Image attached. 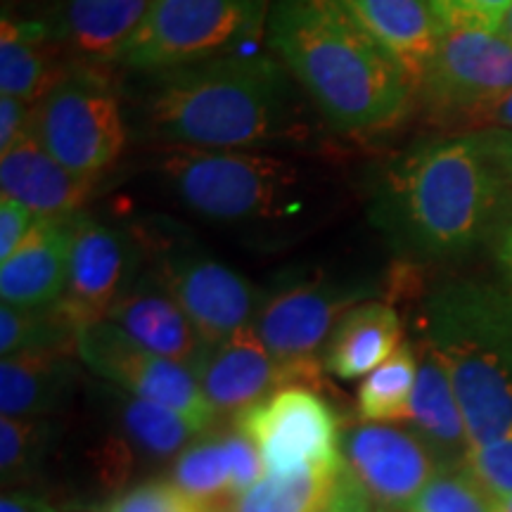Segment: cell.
I'll use <instances>...</instances> for the list:
<instances>
[{"mask_svg":"<svg viewBox=\"0 0 512 512\" xmlns=\"http://www.w3.org/2000/svg\"><path fill=\"white\" fill-rule=\"evenodd\" d=\"M226 444L233 463V491L235 498L245 494L266 475L264 460H261L259 448L249 441L240 430H226Z\"/></svg>","mask_w":512,"mask_h":512,"instance_id":"34","label":"cell"},{"mask_svg":"<svg viewBox=\"0 0 512 512\" xmlns=\"http://www.w3.org/2000/svg\"><path fill=\"white\" fill-rule=\"evenodd\" d=\"M76 356L121 392L157 401L181 413L197 434L214 430L219 413L204 396L195 373L183 363L140 347L110 320L83 325L76 337Z\"/></svg>","mask_w":512,"mask_h":512,"instance_id":"10","label":"cell"},{"mask_svg":"<svg viewBox=\"0 0 512 512\" xmlns=\"http://www.w3.org/2000/svg\"><path fill=\"white\" fill-rule=\"evenodd\" d=\"M145 259L138 223L124 226L81 214L69 259L67 290L57 304L79 330L95 320H105L145 271Z\"/></svg>","mask_w":512,"mask_h":512,"instance_id":"13","label":"cell"},{"mask_svg":"<svg viewBox=\"0 0 512 512\" xmlns=\"http://www.w3.org/2000/svg\"><path fill=\"white\" fill-rule=\"evenodd\" d=\"M152 174L185 211L256 240L311 221L318 185L302 164L271 152L162 147Z\"/></svg>","mask_w":512,"mask_h":512,"instance_id":"5","label":"cell"},{"mask_svg":"<svg viewBox=\"0 0 512 512\" xmlns=\"http://www.w3.org/2000/svg\"><path fill=\"white\" fill-rule=\"evenodd\" d=\"M363 29L401 64L415 95L439 46L430 0H342Z\"/></svg>","mask_w":512,"mask_h":512,"instance_id":"21","label":"cell"},{"mask_svg":"<svg viewBox=\"0 0 512 512\" xmlns=\"http://www.w3.org/2000/svg\"><path fill=\"white\" fill-rule=\"evenodd\" d=\"M48 434L46 418H0V472L5 486L29 475L43 456Z\"/></svg>","mask_w":512,"mask_h":512,"instance_id":"31","label":"cell"},{"mask_svg":"<svg viewBox=\"0 0 512 512\" xmlns=\"http://www.w3.org/2000/svg\"><path fill=\"white\" fill-rule=\"evenodd\" d=\"M195 377L214 411L233 418L278 389L302 384L292 368L271 356L254 323L235 332L226 342L209 347L195 368Z\"/></svg>","mask_w":512,"mask_h":512,"instance_id":"15","label":"cell"},{"mask_svg":"<svg viewBox=\"0 0 512 512\" xmlns=\"http://www.w3.org/2000/svg\"><path fill=\"white\" fill-rule=\"evenodd\" d=\"M377 292L373 278H335L328 273L285 280L261 299L254 328L275 361L292 368L306 387L320 384L323 349L354 306Z\"/></svg>","mask_w":512,"mask_h":512,"instance_id":"9","label":"cell"},{"mask_svg":"<svg viewBox=\"0 0 512 512\" xmlns=\"http://www.w3.org/2000/svg\"><path fill=\"white\" fill-rule=\"evenodd\" d=\"M425 344L463 411L467 467L494 496L512 494V287L477 278L437 285L425 302Z\"/></svg>","mask_w":512,"mask_h":512,"instance_id":"4","label":"cell"},{"mask_svg":"<svg viewBox=\"0 0 512 512\" xmlns=\"http://www.w3.org/2000/svg\"><path fill=\"white\" fill-rule=\"evenodd\" d=\"M496 508L498 512H512V494L496 496Z\"/></svg>","mask_w":512,"mask_h":512,"instance_id":"41","label":"cell"},{"mask_svg":"<svg viewBox=\"0 0 512 512\" xmlns=\"http://www.w3.org/2000/svg\"><path fill=\"white\" fill-rule=\"evenodd\" d=\"M74 366L69 354H27L0 361V413L3 418H46L72 392Z\"/></svg>","mask_w":512,"mask_h":512,"instance_id":"25","label":"cell"},{"mask_svg":"<svg viewBox=\"0 0 512 512\" xmlns=\"http://www.w3.org/2000/svg\"><path fill=\"white\" fill-rule=\"evenodd\" d=\"M512 209V174L491 131L420 140L389 159L368 200L370 226L411 261H446L494 242Z\"/></svg>","mask_w":512,"mask_h":512,"instance_id":"2","label":"cell"},{"mask_svg":"<svg viewBox=\"0 0 512 512\" xmlns=\"http://www.w3.org/2000/svg\"><path fill=\"white\" fill-rule=\"evenodd\" d=\"M339 451L377 512H406L441 470L418 434L389 422L349 427Z\"/></svg>","mask_w":512,"mask_h":512,"instance_id":"14","label":"cell"},{"mask_svg":"<svg viewBox=\"0 0 512 512\" xmlns=\"http://www.w3.org/2000/svg\"><path fill=\"white\" fill-rule=\"evenodd\" d=\"M38 223V216L22 204L0 197V264L8 261L12 254L22 247L29 233Z\"/></svg>","mask_w":512,"mask_h":512,"instance_id":"36","label":"cell"},{"mask_svg":"<svg viewBox=\"0 0 512 512\" xmlns=\"http://www.w3.org/2000/svg\"><path fill=\"white\" fill-rule=\"evenodd\" d=\"M491 133H494L498 150H501L505 164H508V169L512 174V131H491Z\"/></svg>","mask_w":512,"mask_h":512,"instance_id":"40","label":"cell"},{"mask_svg":"<svg viewBox=\"0 0 512 512\" xmlns=\"http://www.w3.org/2000/svg\"><path fill=\"white\" fill-rule=\"evenodd\" d=\"M112 418L117 434L110 456L114 467H126L133 460L150 465L176 460L195 437H202L181 413L117 387L112 389Z\"/></svg>","mask_w":512,"mask_h":512,"instance_id":"22","label":"cell"},{"mask_svg":"<svg viewBox=\"0 0 512 512\" xmlns=\"http://www.w3.org/2000/svg\"><path fill=\"white\" fill-rule=\"evenodd\" d=\"M105 320L117 325L140 347L183 363L192 373L209 349L176 299L147 271L140 273V278L112 306Z\"/></svg>","mask_w":512,"mask_h":512,"instance_id":"19","label":"cell"},{"mask_svg":"<svg viewBox=\"0 0 512 512\" xmlns=\"http://www.w3.org/2000/svg\"><path fill=\"white\" fill-rule=\"evenodd\" d=\"M259 448L266 475L302 467H335L342 460V430L335 408L306 384H290L233 418Z\"/></svg>","mask_w":512,"mask_h":512,"instance_id":"11","label":"cell"},{"mask_svg":"<svg viewBox=\"0 0 512 512\" xmlns=\"http://www.w3.org/2000/svg\"><path fill=\"white\" fill-rule=\"evenodd\" d=\"M140 88L138 128L162 147L316 150L325 126L292 74L266 53L145 74Z\"/></svg>","mask_w":512,"mask_h":512,"instance_id":"1","label":"cell"},{"mask_svg":"<svg viewBox=\"0 0 512 512\" xmlns=\"http://www.w3.org/2000/svg\"><path fill=\"white\" fill-rule=\"evenodd\" d=\"M266 46L337 136H387L418 107L401 64L342 0H273Z\"/></svg>","mask_w":512,"mask_h":512,"instance_id":"3","label":"cell"},{"mask_svg":"<svg viewBox=\"0 0 512 512\" xmlns=\"http://www.w3.org/2000/svg\"><path fill=\"white\" fill-rule=\"evenodd\" d=\"M152 0H60L50 12V34L83 67H117Z\"/></svg>","mask_w":512,"mask_h":512,"instance_id":"17","label":"cell"},{"mask_svg":"<svg viewBox=\"0 0 512 512\" xmlns=\"http://www.w3.org/2000/svg\"><path fill=\"white\" fill-rule=\"evenodd\" d=\"M107 512H209L185 496L171 479H147L121 491L107 503Z\"/></svg>","mask_w":512,"mask_h":512,"instance_id":"33","label":"cell"},{"mask_svg":"<svg viewBox=\"0 0 512 512\" xmlns=\"http://www.w3.org/2000/svg\"><path fill=\"white\" fill-rule=\"evenodd\" d=\"M22 3H27V0H3V10L5 12H15L17 5H22Z\"/></svg>","mask_w":512,"mask_h":512,"instance_id":"43","label":"cell"},{"mask_svg":"<svg viewBox=\"0 0 512 512\" xmlns=\"http://www.w3.org/2000/svg\"><path fill=\"white\" fill-rule=\"evenodd\" d=\"M403 344L399 311L389 302H363L344 313L323 349L325 373L351 382L368 377Z\"/></svg>","mask_w":512,"mask_h":512,"instance_id":"24","label":"cell"},{"mask_svg":"<svg viewBox=\"0 0 512 512\" xmlns=\"http://www.w3.org/2000/svg\"><path fill=\"white\" fill-rule=\"evenodd\" d=\"M79 325L64 313L60 304L48 309H17L0 306V354H76Z\"/></svg>","mask_w":512,"mask_h":512,"instance_id":"28","label":"cell"},{"mask_svg":"<svg viewBox=\"0 0 512 512\" xmlns=\"http://www.w3.org/2000/svg\"><path fill=\"white\" fill-rule=\"evenodd\" d=\"M138 228L147 252L145 271L176 299L207 347L254 323L264 297L245 275L185 240L178 228L166 230L162 223H138Z\"/></svg>","mask_w":512,"mask_h":512,"instance_id":"8","label":"cell"},{"mask_svg":"<svg viewBox=\"0 0 512 512\" xmlns=\"http://www.w3.org/2000/svg\"><path fill=\"white\" fill-rule=\"evenodd\" d=\"M501 34L512 43V10L508 12V17H505V22H503V27H501Z\"/></svg>","mask_w":512,"mask_h":512,"instance_id":"42","label":"cell"},{"mask_svg":"<svg viewBox=\"0 0 512 512\" xmlns=\"http://www.w3.org/2000/svg\"><path fill=\"white\" fill-rule=\"evenodd\" d=\"M100 181L72 174L29 133L12 150L0 155V188L34 211L38 219H64L83 214Z\"/></svg>","mask_w":512,"mask_h":512,"instance_id":"18","label":"cell"},{"mask_svg":"<svg viewBox=\"0 0 512 512\" xmlns=\"http://www.w3.org/2000/svg\"><path fill=\"white\" fill-rule=\"evenodd\" d=\"M31 119H34V105L10 98V95H0V155L29 136Z\"/></svg>","mask_w":512,"mask_h":512,"instance_id":"37","label":"cell"},{"mask_svg":"<svg viewBox=\"0 0 512 512\" xmlns=\"http://www.w3.org/2000/svg\"><path fill=\"white\" fill-rule=\"evenodd\" d=\"M512 91V43L494 31H446L418 86V107L432 124L451 126L460 114Z\"/></svg>","mask_w":512,"mask_h":512,"instance_id":"12","label":"cell"},{"mask_svg":"<svg viewBox=\"0 0 512 512\" xmlns=\"http://www.w3.org/2000/svg\"><path fill=\"white\" fill-rule=\"evenodd\" d=\"M406 512H498L491 494L470 467H446L432 477Z\"/></svg>","mask_w":512,"mask_h":512,"instance_id":"30","label":"cell"},{"mask_svg":"<svg viewBox=\"0 0 512 512\" xmlns=\"http://www.w3.org/2000/svg\"><path fill=\"white\" fill-rule=\"evenodd\" d=\"M420 356L413 344L403 342L392 358L361 382L356 394V415L361 422H403L411 413Z\"/></svg>","mask_w":512,"mask_h":512,"instance_id":"29","label":"cell"},{"mask_svg":"<svg viewBox=\"0 0 512 512\" xmlns=\"http://www.w3.org/2000/svg\"><path fill=\"white\" fill-rule=\"evenodd\" d=\"M0 512H60V510L38 494L5 489L3 498H0Z\"/></svg>","mask_w":512,"mask_h":512,"instance_id":"38","label":"cell"},{"mask_svg":"<svg viewBox=\"0 0 512 512\" xmlns=\"http://www.w3.org/2000/svg\"><path fill=\"white\" fill-rule=\"evenodd\" d=\"M430 8L439 34L465 29L501 34L512 0H430Z\"/></svg>","mask_w":512,"mask_h":512,"instance_id":"32","label":"cell"},{"mask_svg":"<svg viewBox=\"0 0 512 512\" xmlns=\"http://www.w3.org/2000/svg\"><path fill=\"white\" fill-rule=\"evenodd\" d=\"M273 0H152L117 67L159 74L228 55H256Z\"/></svg>","mask_w":512,"mask_h":512,"instance_id":"6","label":"cell"},{"mask_svg":"<svg viewBox=\"0 0 512 512\" xmlns=\"http://www.w3.org/2000/svg\"><path fill=\"white\" fill-rule=\"evenodd\" d=\"M494 254H496V264L501 266V271L508 275L510 285H512V209L510 214L505 216L503 226L498 228L496 238H494Z\"/></svg>","mask_w":512,"mask_h":512,"instance_id":"39","label":"cell"},{"mask_svg":"<svg viewBox=\"0 0 512 512\" xmlns=\"http://www.w3.org/2000/svg\"><path fill=\"white\" fill-rule=\"evenodd\" d=\"M79 67L50 34L43 19L3 12L0 22V88L3 95L36 105Z\"/></svg>","mask_w":512,"mask_h":512,"instance_id":"20","label":"cell"},{"mask_svg":"<svg viewBox=\"0 0 512 512\" xmlns=\"http://www.w3.org/2000/svg\"><path fill=\"white\" fill-rule=\"evenodd\" d=\"M418 356V380L406 422H411V430L425 441L441 470L467 467L470 441L451 377L427 344Z\"/></svg>","mask_w":512,"mask_h":512,"instance_id":"23","label":"cell"},{"mask_svg":"<svg viewBox=\"0 0 512 512\" xmlns=\"http://www.w3.org/2000/svg\"><path fill=\"white\" fill-rule=\"evenodd\" d=\"M467 131H512V91L503 93L496 100L484 102V105L475 107V110L460 114L448 126V133Z\"/></svg>","mask_w":512,"mask_h":512,"instance_id":"35","label":"cell"},{"mask_svg":"<svg viewBox=\"0 0 512 512\" xmlns=\"http://www.w3.org/2000/svg\"><path fill=\"white\" fill-rule=\"evenodd\" d=\"M169 479L185 496L204 505L209 512L226 510L235 501L226 430L207 432L192 441L174 460Z\"/></svg>","mask_w":512,"mask_h":512,"instance_id":"27","label":"cell"},{"mask_svg":"<svg viewBox=\"0 0 512 512\" xmlns=\"http://www.w3.org/2000/svg\"><path fill=\"white\" fill-rule=\"evenodd\" d=\"M339 465L264 475L223 512H330Z\"/></svg>","mask_w":512,"mask_h":512,"instance_id":"26","label":"cell"},{"mask_svg":"<svg viewBox=\"0 0 512 512\" xmlns=\"http://www.w3.org/2000/svg\"><path fill=\"white\" fill-rule=\"evenodd\" d=\"M81 214L38 219L22 247L0 264V297L17 309H48L64 297Z\"/></svg>","mask_w":512,"mask_h":512,"instance_id":"16","label":"cell"},{"mask_svg":"<svg viewBox=\"0 0 512 512\" xmlns=\"http://www.w3.org/2000/svg\"><path fill=\"white\" fill-rule=\"evenodd\" d=\"M112 67H79L34 105L31 133L76 176L102 181L128 145Z\"/></svg>","mask_w":512,"mask_h":512,"instance_id":"7","label":"cell"}]
</instances>
